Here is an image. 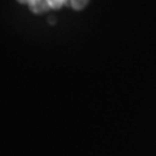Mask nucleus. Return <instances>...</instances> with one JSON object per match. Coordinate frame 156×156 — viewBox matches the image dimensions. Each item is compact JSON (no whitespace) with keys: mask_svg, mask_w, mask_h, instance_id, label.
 Here are the masks:
<instances>
[{"mask_svg":"<svg viewBox=\"0 0 156 156\" xmlns=\"http://www.w3.org/2000/svg\"><path fill=\"white\" fill-rule=\"evenodd\" d=\"M26 4L34 13H43L48 9H60L62 7H69L74 11L83 9L90 0H17Z\"/></svg>","mask_w":156,"mask_h":156,"instance_id":"1","label":"nucleus"}]
</instances>
